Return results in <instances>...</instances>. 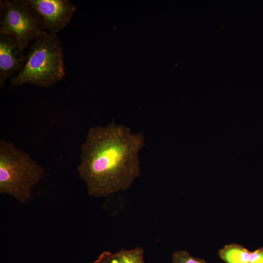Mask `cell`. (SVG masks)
<instances>
[{"instance_id":"52a82bcc","label":"cell","mask_w":263,"mask_h":263,"mask_svg":"<svg viewBox=\"0 0 263 263\" xmlns=\"http://www.w3.org/2000/svg\"><path fill=\"white\" fill-rule=\"evenodd\" d=\"M94 263H145L144 250L137 247L129 250L122 249L114 253L105 251Z\"/></svg>"},{"instance_id":"3957f363","label":"cell","mask_w":263,"mask_h":263,"mask_svg":"<svg viewBox=\"0 0 263 263\" xmlns=\"http://www.w3.org/2000/svg\"><path fill=\"white\" fill-rule=\"evenodd\" d=\"M44 169L30 155L10 141H0V193L9 195L22 204L31 198L33 188Z\"/></svg>"},{"instance_id":"7a4b0ae2","label":"cell","mask_w":263,"mask_h":263,"mask_svg":"<svg viewBox=\"0 0 263 263\" xmlns=\"http://www.w3.org/2000/svg\"><path fill=\"white\" fill-rule=\"evenodd\" d=\"M65 75L61 42L56 34L43 32L32 43L22 70L11 79L13 86L51 87Z\"/></svg>"},{"instance_id":"30bf717a","label":"cell","mask_w":263,"mask_h":263,"mask_svg":"<svg viewBox=\"0 0 263 263\" xmlns=\"http://www.w3.org/2000/svg\"><path fill=\"white\" fill-rule=\"evenodd\" d=\"M249 263H263V248L251 252Z\"/></svg>"},{"instance_id":"9c48e42d","label":"cell","mask_w":263,"mask_h":263,"mask_svg":"<svg viewBox=\"0 0 263 263\" xmlns=\"http://www.w3.org/2000/svg\"><path fill=\"white\" fill-rule=\"evenodd\" d=\"M172 263H207L202 258L192 256L188 252L184 250L174 251L172 254Z\"/></svg>"},{"instance_id":"8992f818","label":"cell","mask_w":263,"mask_h":263,"mask_svg":"<svg viewBox=\"0 0 263 263\" xmlns=\"http://www.w3.org/2000/svg\"><path fill=\"white\" fill-rule=\"evenodd\" d=\"M26 56L12 36L0 34V88L11 76L23 68Z\"/></svg>"},{"instance_id":"ba28073f","label":"cell","mask_w":263,"mask_h":263,"mask_svg":"<svg viewBox=\"0 0 263 263\" xmlns=\"http://www.w3.org/2000/svg\"><path fill=\"white\" fill-rule=\"evenodd\" d=\"M251 252L241 245L234 243L225 246L218 254L225 263H249Z\"/></svg>"},{"instance_id":"6da1fadb","label":"cell","mask_w":263,"mask_h":263,"mask_svg":"<svg viewBox=\"0 0 263 263\" xmlns=\"http://www.w3.org/2000/svg\"><path fill=\"white\" fill-rule=\"evenodd\" d=\"M144 144L142 132L113 121L91 128L77 168L88 194L101 197L128 189L140 175L138 154Z\"/></svg>"},{"instance_id":"5b68a950","label":"cell","mask_w":263,"mask_h":263,"mask_svg":"<svg viewBox=\"0 0 263 263\" xmlns=\"http://www.w3.org/2000/svg\"><path fill=\"white\" fill-rule=\"evenodd\" d=\"M41 29L56 34L70 21L77 6L69 0H25Z\"/></svg>"},{"instance_id":"277c9868","label":"cell","mask_w":263,"mask_h":263,"mask_svg":"<svg viewBox=\"0 0 263 263\" xmlns=\"http://www.w3.org/2000/svg\"><path fill=\"white\" fill-rule=\"evenodd\" d=\"M0 34L13 36L24 51L43 32L25 0L0 1Z\"/></svg>"}]
</instances>
